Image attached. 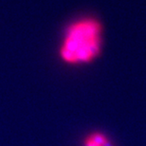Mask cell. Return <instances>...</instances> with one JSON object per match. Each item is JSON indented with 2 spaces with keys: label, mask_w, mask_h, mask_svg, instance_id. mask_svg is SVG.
<instances>
[{
  "label": "cell",
  "mask_w": 146,
  "mask_h": 146,
  "mask_svg": "<svg viewBox=\"0 0 146 146\" xmlns=\"http://www.w3.org/2000/svg\"><path fill=\"white\" fill-rule=\"evenodd\" d=\"M84 146H113L109 139L103 133L94 132L84 141Z\"/></svg>",
  "instance_id": "7a4b0ae2"
},
{
  "label": "cell",
  "mask_w": 146,
  "mask_h": 146,
  "mask_svg": "<svg viewBox=\"0 0 146 146\" xmlns=\"http://www.w3.org/2000/svg\"><path fill=\"white\" fill-rule=\"evenodd\" d=\"M103 48V25L94 17H83L66 29L59 46L61 61L69 66L92 63Z\"/></svg>",
  "instance_id": "6da1fadb"
}]
</instances>
